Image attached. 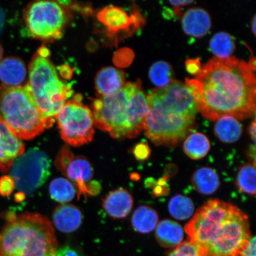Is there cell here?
<instances>
[{
	"label": "cell",
	"instance_id": "13",
	"mask_svg": "<svg viewBox=\"0 0 256 256\" xmlns=\"http://www.w3.org/2000/svg\"><path fill=\"white\" fill-rule=\"evenodd\" d=\"M25 146L0 120V172L6 174L18 158L24 153Z\"/></svg>",
	"mask_w": 256,
	"mask_h": 256
},
{
	"label": "cell",
	"instance_id": "6",
	"mask_svg": "<svg viewBox=\"0 0 256 256\" xmlns=\"http://www.w3.org/2000/svg\"><path fill=\"white\" fill-rule=\"evenodd\" d=\"M0 120L19 139L30 140L50 128L54 120L44 116L30 86H0Z\"/></svg>",
	"mask_w": 256,
	"mask_h": 256
},
{
	"label": "cell",
	"instance_id": "10",
	"mask_svg": "<svg viewBox=\"0 0 256 256\" xmlns=\"http://www.w3.org/2000/svg\"><path fill=\"white\" fill-rule=\"evenodd\" d=\"M50 160L44 152L31 149L18 158L12 166L10 176L15 188L30 194L44 184L50 176Z\"/></svg>",
	"mask_w": 256,
	"mask_h": 256
},
{
	"label": "cell",
	"instance_id": "27",
	"mask_svg": "<svg viewBox=\"0 0 256 256\" xmlns=\"http://www.w3.org/2000/svg\"><path fill=\"white\" fill-rule=\"evenodd\" d=\"M174 72L170 64L162 60L154 63L149 70V78L154 84L164 88L174 82Z\"/></svg>",
	"mask_w": 256,
	"mask_h": 256
},
{
	"label": "cell",
	"instance_id": "17",
	"mask_svg": "<svg viewBox=\"0 0 256 256\" xmlns=\"http://www.w3.org/2000/svg\"><path fill=\"white\" fill-rule=\"evenodd\" d=\"M53 222L60 232L71 233L81 226L82 216L78 208L73 204H62L54 211Z\"/></svg>",
	"mask_w": 256,
	"mask_h": 256
},
{
	"label": "cell",
	"instance_id": "14",
	"mask_svg": "<svg viewBox=\"0 0 256 256\" xmlns=\"http://www.w3.org/2000/svg\"><path fill=\"white\" fill-rule=\"evenodd\" d=\"M95 83L100 97H110L116 94L126 84V76L114 67H106L96 76Z\"/></svg>",
	"mask_w": 256,
	"mask_h": 256
},
{
	"label": "cell",
	"instance_id": "5",
	"mask_svg": "<svg viewBox=\"0 0 256 256\" xmlns=\"http://www.w3.org/2000/svg\"><path fill=\"white\" fill-rule=\"evenodd\" d=\"M0 256H54L58 242L52 223L37 213L5 214Z\"/></svg>",
	"mask_w": 256,
	"mask_h": 256
},
{
	"label": "cell",
	"instance_id": "31",
	"mask_svg": "<svg viewBox=\"0 0 256 256\" xmlns=\"http://www.w3.org/2000/svg\"><path fill=\"white\" fill-rule=\"evenodd\" d=\"M133 153L137 160L143 161L149 158L151 150H150L148 144L140 142L134 146Z\"/></svg>",
	"mask_w": 256,
	"mask_h": 256
},
{
	"label": "cell",
	"instance_id": "39",
	"mask_svg": "<svg viewBox=\"0 0 256 256\" xmlns=\"http://www.w3.org/2000/svg\"><path fill=\"white\" fill-rule=\"evenodd\" d=\"M3 54H4V50H3L2 46L1 44H0V62H1L2 60Z\"/></svg>",
	"mask_w": 256,
	"mask_h": 256
},
{
	"label": "cell",
	"instance_id": "2",
	"mask_svg": "<svg viewBox=\"0 0 256 256\" xmlns=\"http://www.w3.org/2000/svg\"><path fill=\"white\" fill-rule=\"evenodd\" d=\"M202 256H238L250 236L248 216L233 204L208 200L185 226Z\"/></svg>",
	"mask_w": 256,
	"mask_h": 256
},
{
	"label": "cell",
	"instance_id": "24",
	"mask_svg": "<svg viewBox=\"0 0 256 256\" xmlns=\"http://www.w3.org/2000/svg\"><path fill=\"white\" fill-rule=\"evenodd\" d=\"M50 196L60 203H66L75 198L76 188L71 182L62 178L54 179L49 187Z\"/></svg>",
	"mask_w": 256,
	"mask_h": 256
},
{
	"label": "cell",
	"instance_id": "37",
	"mask_svg": "<svg viewBox=\"0 0 256 256\" xmlns=\"http://www.w3.org/2000/svg\"><path fill=\"white\" fill-rule=\"evenodd\" d=\"M24 194L23 192H19V193L16 195V200H18V202L24 200Z\"/></svg>",
	"mask_w": 256,
	"mask_h": 256
},
{
	"label": "cell",
	"instance_id": "20",
	"mask_svg": "<svg viewBox=\"0 0 256 256\" xmlns=\"http://www.w3.org/2000/svg\"><path fill=\"white\" fill-rule=\"evenodd\" d=\"M195 190L202 194H212L220 186V179L217 172L212 168H201L194 172L192 178Z\"/></svg>",
	"mask_w": 256,
	"mask_h": 256
},
{
	"label": "cell",
	"instance_id": "26",
	"mask_svg": "<svg viewBox=\"0 0 256 256\" xmlns=\"http://www.w3.org/2000/svg\"><path fill=\"white\" fill-rule=\"evenodd\" d=\"M168 210L172 216L178 220H185L193 215V202L182 194L175 195L169 202Z\"/></svg>",
	"mask_w": 256,
	"mask_h": 256
},
{
	"label": "cell",
	"instance_id": "28",
	"mask_svg": "<svg viewBox=\"0 0 256 256\" xmlns=\"http://www.w3.org/2000/svg\"><path fill=\"white\" fill-rule=\"evenodd\" d=\"M236 184L240 190L246 194L254 196L256 194L255 166L246 164L240 168Z\"/></svg>",
	"mask_w": 256,
	"mask_h": 256
},
{
	"label": "cell",
	"instance_id": "25",
	"mask_svg": "<svg viewBox=\"0 0 256 256\" xmlns=\"http://www.w3.org/2000/svg\"><path fill=\"white\" fill-rule=\"evenodd\" d=\"M210 46L216 57L219 58H226L231 56L236 48L232 37L224 32L214 35L210 40Z\"/></svg>",
	"mask_w": 256,
	"mask_h": 256
},
{
	"label": "cell",
	"instance_id": "32",
	"mask_svg": "<svg viewBox=\"0 0 256 256\" xmlns=\"http://www.w3.org/2000/svg\"><path fill=\"white\" fill-rule=\"evenodd\" d=\"M187 71L192 75H198L202 69L200 58L188 59L185 62Z\"/></svg>",
	"mask_w": 256,
	"mask_h": 256
},
{
	"label": "cell",
	"instance_id": "12",
	"mask_svg": "<svg viewBox=\"0 0 256 256\" xmlns=\"http://www.w3.org/2000/svg\"><path fill=\"white\" fill-rule=\"evenodd\" d=\"M98 18L112 34L138 28L143 20L140 14L130 16L124 10L114 6H108L102 9L98 12Z\"/></svg>",
	"mask_w": 256,
	"mask_h": 256
},
{
	"label": "cell",
	"instance_id": "9",
	"mask_svg": "<svg viewBox=\"0 0 256 256\" xmlns=\"http://www.w3.org/2000/svg\"><path fill=\"white\" fill-rule=\"evenodd\" d=\"M62 139L73 146L90 142L94 134V122L92 111L76 97L67 101L56 114Z\"/></svg>",
	"mask_w": 256,
	"mask_h": 256
},
{
	"label": "cell",
	"instance_id": "38",
	"mask_svg": "<svg viewBox=\"0 0 256 256\" xmlns=\"http://www.w3.org/2000/svg\"><path fill=\"white\" fill-rule=\"evenodd\" d=\"M256 16H254V18H252V32H254V34H256Z\"/></svg>",
	"mask_w": 256,
	"mask_h": 256
},
{
	"label": "cell",
	"instance_id": "1",
	"mask_svg": "<svg viewBox=\"0 0 256 256\" xmlns=\"http://www.w3.org/2000/svg\"><path fill=\"white\" fill-rule=\"evenodd\" d=\"M198 111L210 120L224 116L244 120L255 114L256 81L248 64L234 57H215L196 78L186 79Z\"/></svg>",
	"mask_w": 256,
	"mask_h": 256
},
{
	"label": "cell",
	"instance_id": "34",
	"mask_svg": "<svg viewBox=\"0 0 256 256\" xmlns=\"http://www.w3.org/2000/svg\"><path fill=\"white\" fill-rule=\"evenodd\" d=\"M54 256H80L78 252L70 247H64L57 250Z\"/></svg>",
	"mask_w": 256,
	"mask_h": 256
},
{
	"label": "cell",
	"instance_id": "19",
	"mask_svg": "<svg viewBox=\"0 0 256 256\" xmlns=\"http://www.w3.org/2000/svg\"><path fill=\"white\" fill-rule=\"evenodd\" d=\"M156 238L166 248L177 247L183 241L184 233L180 224L169 220L158 224L156 232Z\"/></svg>",
	"mask_w": 256,
	"mask_h": 256
},
{
	"label": "cell",
	"instance_id": "30",
	"mask_svg": "<svg viewBox=\"0 0 256 256\" xmlns=\"http://www.w3.org/2000/svg\"><path fill=\"white\" fill-rule=\"evenodd\" d=\"M15 184L10 176H3L0 178V195L2 196H10L14 192Z\"/></svg>",
	"mask_w": 256,
	"mask_h": 256
},
{
	"label": "cell",
	"instance_id": "11",
	"mask_svg": "<svg viewBox=\"0 0 256 256\" xmlns=\"http://www.w3.org/2000/svg\"><path fill=\"white\" fill-rule=\"evenodd\" d=\"M55 164L66 176L78 190V199L82 196L97 194L100 185L91 182L94 169L88 160L82 156H76L68 147L64 146L56 156Z\"/></svg>",
	"mask_w": 256,
	"mask_h": 256
},
{
	"label": "cell",
	"instance_id": "4",
	"mask_svg": "<svg viewBox=\"0 0 256 256\" xmlns=\"http://www.w3.org/2000/svg\"><path fill=\"white\" fill-rule=\"evenodd\" d=\"M149 110L142 82H126L116 94L99 97L92 104L94 126L118 140L136 138L144 130Z\"/></svg>",
	"mask_w": 256,
	"mask_h": 256
},
{
	"label": "cell",
	"instance_id": "8",
	"mask_svg": "<svg viewBox=\"0 0 256 256\" xmlns=\"http://www.w3.org/2000/svg\"><path fill=\"white\" fill-rule=\"evenodd\" d=\"M24 18L32 37L48 42L62 36L68 21L62 6L52 1L32 2L26 9Z\"/></svg>",
	"mask_w": 256,
	"mask_h": 256
},
{
	"label": "cell",
	"instance_id": "3",
	"mask_svg": "<svg viewBox=\"0 0 256 256\" xmlns=\"http://www.w3.org/2000/svg\"><path fill=\"white\" fill-rule=\"evenodd\" d=\"M149 110L144 122L146 135L156 146L174 147L190 132L198 112L190 86L172 82L146 97Z\"/></svg>",
	"mask_w": 256,
	"mask_h": 256
},
{
	"label": "cell",
	"instance_id": "33",
	"mask_svg": "<svg viewBox=\"0 0 256 256\" xmlns=\"http://www.w3.org/2000/svg\"><path fill=\"white\" fill-rule=\"evenodd\" d=\"M238 256H256L255 236L250 238L245 247L240 252Z\"/></svg>",
	"mask_w": 256,
	"mask_h": 256
},
{
	"label": "cell",
	"instance_id": "15",
	"mask_svg": "<svg viewBox=\"0 0 256 256\" xmlns=\"http://www.w3.org/2000/svg\"><path fill=\"white\" fill-rule=\"evenodd\" d=\"M182 24L185 33L194 38L206 36L211 28L210 16L206 10L199 8L186 12Z\"/></svg>",
	"mask_w": 256,
	"mask_h": 256
},
{
	"label": "cell",
	"instance_id": "16",
	"mask_svg": "<svg viewBox=\"0 0 256 256\" xmlns=\"http://www.w3.org/2000/svg\"><path fill=\"white\" fill-rule=\"evenodd\" d=\"M133 198L130 192L124 188L112 191L103 201V207L106 212L112 218H124L132 210Z\"/></svg>",
	"mask_w": 256,
	"mask_h": 256
},
{
	"label": "cell",
	"instance_id": "18",
	"mask_svg": "<svg viewBox=\"0 0 256 256\" xmlns=\"http://www.w3.org/2000/svg\"><path fill=\"white\" fill-rule=\"evenodd\" d=\"M26 76L23 60L17 57H8L0 62V80L6 86H20Z\"/></svg>",
	"mask_w": 256,
	"mask_h": 256
},
{
	"label": "cell",
	"instance_id": "29",
	"mask_svg": "<svg viewBox=\"0 0 256 256\" xmlns=\"http://www.w3.org/2000/svg\"><path fill=\"white\" fill-rule=\"evenodd\" d=\"M168 256H202L196 246L190 241L181 243Z\"/></svg>",
	"mask_w": 256,
	"mask_h": 256
},
{
	"label": "cell",
	"instance_id": "36",
	"mask_svg": "<svg viewBox=\"0 0 256 256\" xmlns=\"http://www.w3.org/2000/svg\"><path fill=\"white\" fill-rule=\"evenodd\" d=\"M250 134L252 139L255 142L256 138V122L254 120L252 123L250 128Z\"/></svg>",
	"mask_w": 256,
	"mask_h": 256
},
{
	"label": "cell",
	"instance_id": "7",
	"mask_svg": "<svg viewBox=\"0 0 256 256\" xmlns=\"http://www.w3.org/2000/svg\"><path fill=\"white\" fill-rule=\"evenodd\" d=\"M28 76V84L38 106L44 116L54 120L72 96L71 86L60 79L48 54L40 50L31 60Z\"/></svg>",
	"mask_w": 256,
	"mask_h": 256
},
{
	"label": "cell",
	"instance_id": "23",
	"mask_svg": "<svg viewBox=\"0 0 256 256\" xmlns=\"http://www.w3.org/2000/svg\"><path fill=\"white\" fill-rule=\"evenodd\" d=\"M210 142L203 134L197 132L190 134L184 140V152L188 158L199 160L206 156L210 150Z\"/></svg>",
	"mask_w": 256,
	"mask_h": 256
},
{
	"label": "cell",
	"instance_id": "21",
	"mask_svg": "<svg viewBox=\"0 0 256 256\" xmlns=\"http://www.w3.org/2000/svg\"><path fill=\"white\" fill-rule=\"evenodd\" d=\"M242 126L238 120L232 116H224L217 120L214 132L220 140L225 143L238 142L242 134Z\"/></svg>",
	"mask_w": 256,
	"mask_h": 256
},
{
	"label": "cell",
	"instance_id": "22",
	"mask_svg": "<svg viewBox=\"0 0 256 256\" xmlns=\"http://www.w3.org/2000/svg\"><path fill=\"white\" fill-rule=\"evenodd\" d=\"M158 222V213L148 206H140L134 211L132 216V224L136 232L147 234L156 228Z\"/></svg>",
	"mask_w": 256,
	"mask_h": 256
},
{
	"label": "cell",
	"instance_id": "35",
	"mask_svg": "<svg viewBox=\"0 0 256 256\" xmlns=\"http://www.w3.org/2000/svg\"><path fill=\"white\" fill-rule=\"evenodd\" d=\"M169 2L172 6H174V7L180 8L182 6L190 4L194 1L185 0V1H170Z\"/></svg>",
	"mask_w": 256,
	"mask_h": 256
}]
</instances>
